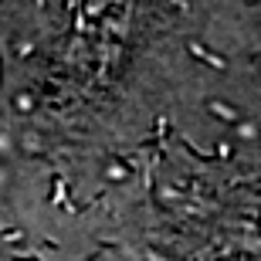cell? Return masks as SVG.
I'll return each instance as SVG.
<instances>
[{"mask_svg": "<svg viewBox=\"0 0 261 261\" xmlns=\"http://www.w3.org/2000/svg\"><path fill=\"white\" fill-rule=\"evenodd\" d=\"M210 109H214V112H221L224 119H234V109H224V105H210Z\"/></svg>", "mask_w": 261, "mask_h": 261, "instance_id": "2", "label": "cell"}, {"mask_svg": "<svg viewBox=\"0 0 261 261\" xmlns=\"http://www.w3.org/2000/svg\"><path fill=\"white\" fill-rule=\"evenodd\" d=\"M193 55H197V58H204V61H210L214 68H224V58H217V55H210V51H204L200 44H193Z\"/></svg>", "mask_w": 261, "mask_h": 261, "instance_id": "1", "label": "cell"}]
</instances>
